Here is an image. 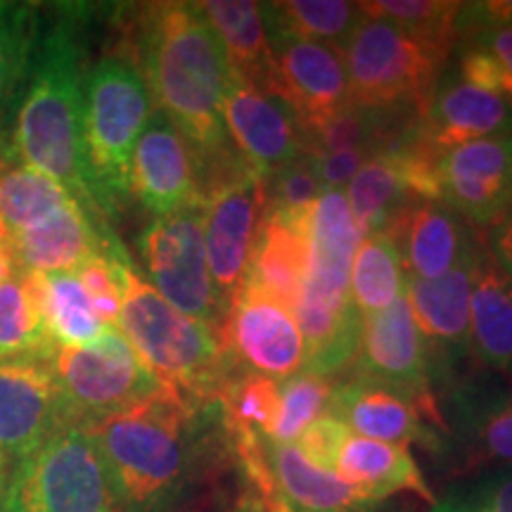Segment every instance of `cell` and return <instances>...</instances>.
<instances>
[{
  "label": "cell",
  "instance_id": "cell-30",
  "mask_svg": "<svg viewBox=\"0 0 512 512\" xmlns=\"http://www.w3.org/2000/svg\"><path fill=\"white\" fill-rule=\"evenodd\" d=\"M24 290L55 347H83L105 332L74 271L22 273Z\"/></svg>",
  "mask_w": 512,
  "mask_h": 512
},
{
  "label": "cell",
  "instance_id": "cell-48",
  "mask_svg": "<svg viewBox=\"0 0 512 512\" xmlns=\"http://www.w3.org/2000/svg\"><path fill=\"white\" fill-rule=\"evenodd\" d=\"M19 268L15 261V252H12V235L8 226H5L3 219H0V283L5 280L17 278Z\"/></svg>",
  "mask_w": 512,
  "mask_h": 512
},
{
  "label": "cell",
  "instance_id": "cell-34",
  "mask_svg": "<svg viewBox=\"0 0 512 512\" xmlns=\"http://www.w3.org/2000/svg\"><path fill=\"white\" fill-rule=\"evenodd\" d=\"M463 3L456 0H370L361 3L363 15L380 19L411 36L415 43L437 55L441 62L456 50L458 15Z\"/></svg>",
  "mask_w": 512,
  "mask_h": 512
},
{
  "label": "cell",
  "instance_id": "cell-32",
  "mask_svg": "<svg viewBox=\"0 0 512 512\" xmlns=\"http://www.w3.org/2000/svg\"><path fill=\"white\" fill-rule=\"evenodd\" d=\"M406 292V268L399 247L389 233H375L361 240L349 273V297L361 318L375 316Z\"/></svg>",
  "mask_w": 512,
  "mask_h": 512
},
{
  "label": "cell",
  "instance_id": "cell-38",
  "mask_svg": "<svg viewBox=\"0 0 512 512\" xmlns=\"http://www.w3.org/2000/svg\"><path fill=\"white\" fill-rule=\"evenodd\" d=\"M456 76L512 105V29L479 31L456 46Z\"/></svg>",
  "mask_w": 512,
  "mask_h": 512
},
{
  "label": "cell",
  "instance_id": "cell-39",
  "mask_svg": "<svg viewBox=\"0 0 512 512\" xmlns=\"http://www.w3.org/2000/svg\"><path fill=\"white\" fill-rule=\"evenodd\" d=\"M34 43V12L29 5L0 0V128L34 60Z\"/></svg>",
  "mask_w": 512,
  "mask_h": 512
},
{
  "label": "cell",
  "instance_id": "cell-49",
  "mask_svg": "<svg viewBox=\"0 0 512 512\" xmlns=\"http://www.w3.org/2000/svg\"><path fill=\"white\" fill-rule=\"evenodd\" d=\"M8 470H10L8 460H5L3 451H0V482H5V479H8Z\"/></svg>",
  "mask_w": 512,
  "mask_h": 512
},
{
  "label": "cell",
  "instance_id": "cell-27",
  "mask_svg": "<svg viewBox=\"0 0 512 512\" xmlns=\"http://www.w3.org/2000/svg\"><path fill=\"white\" fill-rule=\"evenodd\" d=\"M335 475L373 503L401 491H411L432 505L437 503L406 446L384 444L351 432L339 451Z\"/></svg>",
  "mask_w": 512,
  "mask_h": 512
},
{
  "label": "cell",
  "instance_id": "cell-23",
  "mask_svg": "<svg viewBox=\"0 0 512 512\" xmlns=\"http://www.w3.org/2000/svg\"><path fill=\"white\" fill-rule=\"evenodd\" d=\"M418 126L422 136L446 155L475 140L510 136L512 105L496 93L470 86L451 74L437 83Z\"/></svg>",
  "mask_w": 512,
  "mask_h": 512
},
{
  "label": "cell",
  "instance_id": "cell-2",
  "mask_svg": "<svg viewBox=\"0 0 512 512\" xmlns=\"http://www.w3.org/2000/svg\"><path fill=\"white\" fill-rule=\"evenodd\" d=\"M216 403H192L164 387L138 406L88 427L98 444L121 512H169L195 484L209 451Z\"/></svg>",
  "mask_w": 512,
  "mask_h": 512
},
{
  "label": "cell",
  "instance_id": "cell-35",
  "mask_svg": "<svg viewBox=\"0 0 512 512\" xmlns=\"http://www.w3.org/2000/svg\"><path fill=\"white\" fill-rule=\"evenodd\" d=\"M74 197L53 178L24 162H0V219L10 235L43 221Z\"/></svg>",
  "mask_w": 512,
  "mask_h": 512
},
{
  "label": "cell",
  "instance_id": "cell-52",
  "mask_svg": "<svg viewBox=\"0 0 512 512\" xmlns=\"http://www.w3.org/2000/svg\"><path fill=\"white\" fill-rule=\"evenodd\" d=\"M245 512H256V510H252V508H247V505H245Z\"/></svg>",
  "mask_w": 512,
  "mask_h": 512
},
{
  "label": "cell",
  "instance_id": "cell-19",
  "mask_svg": "<svg viewBox=\"0 0 512 512\" xmlns=\"http://www.w3.org/2000/svg\"><path fill=\"white\" fill-rule=\"evenodd\" d=\"M387 233L399 247L408 278H441L475 264L484 249L479 230L444 202H411Z\"/></svg>",
  "mask_w": 512,
  "mask_h": 512
},
{
  "label": "cell",
  "instance_id": "cell-50",
  "mask_svg": "<svg viewBox=\"0 0 512 512\" xmlns=\"http://www.w3.org/2000/svg\"><path fill=\"white\" fill-rule=\"evenodd\" d=\"M268 512H292V510L287 508V505H275V508H271Z\"/></svg>",
  "mask_w": 512,
  "mask_h": 512
},
{
  "label": "cell",
  "instance_id": "cell-20",
  "mask_svg": "<svg viewBox=\"0 0 512 512\" xmlns=\"http://www.w3.org/2000/svg\"><path fill=\"white\" fill-rule=\"evenodd\" d=\"M351 375L373 377L413 394H434L430 354L406 297L363 318Z\"/></svg>",
  "mask_w": 512,
  "mask_h": 512
},
{
  "label": "cell",
  "instance_id": "cell-18",
  "mask_svg": "<svg viewBox=\"0 0 512 512\" xmlns=\"http://www.w3.org/2000/svg\"><path fill=\"white\" fill-rule=\"evenodd\" d=\"M482 256V254H479ZM479 261V259H477ZM463 266L434 280L408 278L406 297L430 354L432 382L456 375L470 354V294L475 266Z\"/></svg>",
  "mask_w": 512,
  "mask_h": 512
},
{
  "label": "cell",
  "instance_id": "cell-43",
  "mask_svg": "<svg viewBox=\"0 0 512 512\" xmlns=\"http://www.w3.org/2000/svg\"><path fill=\"white\" fill-rule=\"evenodd\" d=\"M128 261L112 249L88 259L76 273L83 292L91 299L95 313L105 328H117L121 299H124V268Z\"/></svg>",
  "mask_w": 512,
  "mask_h": 512
},
{
  "label": "cell",
  "instance_id": "cell-8",
  "mask_svg": "<svg viewBox=\"0 0 512 512\" xmlns=\"http://www.w3.org/2000/svg\"><path fill=\"white\" fill-rule=\"evenodd\" d=\"M50 366L69 413L83 427L128 411L166 387L140 361L119 328H105L95 342L83 347H57Z\"/></svg>",
  "mask_w": 512,
  "mask_h": 512
},
{
  "label": "cell",
  "instance_id": "cell-28",
  "mask_svg": "<svg viewBox=\"0 0 512 512\" xmlns=\"http://www.w3.org/2000/svg\"><path fill=\"white\" fill-rule=\"evenodd\" d=\"M226 53L233 79L271 93L273 43L261 3L252 0H207L197 3Z\"/></svg>",
  "mask_w": 512,
  "mask_h": 512
},
{
  "label": "cell",
  "instance_id": "cell-1",
  "mask_svg": "<svg viewBox=\"0 0 512 512\" xmlns=\"http://www.w3.org/2000/svg\"><path fill=\"white\" fill-rule=\"evenodd\" d=\"M136 62L152 105L195 152L202 188L242 162L223 124L233 74L197 3L147 5L136 27Z\"/></svg>",
  "mask_w": 512,
  "mask_h": 512
},
{
  "label": "cell",
  "instance_id": "cell-40",
  "mask_svg": "<svg viewBox=\"0 0 512 512\" xmlns=\"http://www.w3.org/2000/svg\"><path fill=\"white\" fill-rule=\"evenodd\" d=\"M335 384L337 377H323L309 370H299L297 375L280 382V415L271 439L280 444H294V439L313 420L328 415Z\"/></svg>",
  "mask_w": 512,
  "mask_h": 512
},
{
  "label": "cell",
  "instance_id": "cell-42",
  "mask_svg": "<svg viewBox=\"0 0 512 512\" xmlns=\"http://www.w3.org/2000/svg\"><path fill=\"white\" fill-rule=\"evenodd\" d=\"M432 512H512V467H494L448 489Z\"/></svg>",
  "mask_w": 512,
  "mask_h": 512
},
{
  "label": "cell",
  "instance_id": "cell-51",
  "mask_svg": "<svg viewBox=\"0 0 512 512\" xmlns=\"http://www.w3.org/2000/svg\"><path fill=\"white\" fill-rule=\"evenodd\" d=\"M3 486H5V482H0V501H3Z\"/></svg>",
  "mask_w": 512,
  "mask_h": 512
},
{
  "label": "cell",
  "instance_id": "cell-16",
  "mask_svg": "<svg viewBox=\"0 0 512 512\" xmlns=\"http://www.w3.org/2000/svg\"><path fill=\"white\" fill-rule=\"evenodd\" d=\"M223 124L235 152L259 176H271L306 152L304 131L278 95L238 79L223 102Z\"/></svg>",
  "mask_w": 512,
  "mask_h": 512
},
{
  "label": "cell",
  "instance_id": "cell-53",
  "mask_svg": "<svg viewBox=\"0 0 512 512\" xmlns=\"http://www.w3.org/2000/svg\"><path fill=\"white\" fill-rule=\"evenodd\" d=\"M510 382H512V377H510Z\"/></svg>",
  "mask_w": 512,
  "mask_h": 512
},
{
  "label": "cell",
  "instance_id": "cell-14",
  "mask_svg": "<svg viewBox=\"0 0 512 512\" xmlns=\"http://www.w3.org/2000/svg\"><path fill=\"white\" fill-rule=\"evenodd\" d=\"M273 72L271 93L294 112L304 131L325 126L349 102L347 67L339 50L299 38H271Z\"/></svg>",
  "mask_w": 512,
  "mask_h": 512
},
{
  "label": "cell",
  "instance_id": "cell-12",
  "mask_svg": "<svg viewBox=\"0 0 512 512\" xmlns=\"http://www.w3.org/2000/svg\"><path fill=\"white\" fill-rule=\"evenodd\" d=\"M219 339L233 373L283 382L304 370V339L294 313L249 283L230 302Z\"/></svg>",
  "mask_w": 512,
  "mask_h": 512
},
{
  "label": "cell",
  "instance_id": "cell-10",
  "mask_svg": "<svg viewBox=\"0 0 512 512\" xmlns=\"http://www.w3.org/2000/svg\"><path fill=\"white\" fill-rule=\"evenodd\" d=\"M266 185L249 164H238L202 192V230L211 278L228 309L245 285L264 223Z\"/></svg>",
  "mask_w": 512,
  "mask_h": 512
},
{
  "label": "cell",
  "instance_id": "cell-24",
  "mask_svg": "<svg viewBox=\"0 0 512 512\" xmlns=\"http://www.w3.org/2000/svg\"><path fill=\"white\" fill-rule=\"evenodd\" d=\"M91 214L72 200L34 226L12 233V252L22 273L79 271L88 259L107 252Z\"/></svg>",
  "mask_w": 512,
  "mask_h": 512
},
{
  "label": "cell",
  "instance_id": "cell-26",
  "mask_svg": "<svg viewBox=\"0 0 512 512\" xmlns=\"http://www.w3.org/2000/svg\"><path fill=\"white\" fill-rule=\"evenodd\" d=\"M273 491L292 512H373L375 505L332 472L309 463L294 444H261Z\"/></svg>",
  "mask_w": 512,
  "mask_h": 512
},
{
  "label": "cell",
  "instance_id": "cell-21",
  "mask_svg": "<svg viewBox=\"0 0 512 512\" xmlns=\"http://www.w3.org/2000/svg\"><path fill=\"white\" fill-rule=\"evenodd\" d=\"M446 448L467 470L512 467V394L472 382L458 384L444 415Z\"/></svg>",
  "mask_w": 512,
  "mask_h": 512
},
{
  "label": "cell",
  "instance_id": "cell-25",
  "mask_svg": "<svg viewBox=\"0 0 512 512\" xmlns=\"http://www.w3.org/2000/svg\"><path fill=\"white\" fill-rule=\"evenodd\" d=\"M311 216H264L245 278L292 313H297L311 268Z\"/></svg>",
  "mask_w": 512,
  "mask_h": 512
},
{
  "label": "cell",
  "instance_id": "cell-44",
  "mask_svg": "<svg viewBox=\"0 0 512 512\" xmlns=\"http://www.w3.org/2000/svg\"><path fill=\"white\" fill-rule=\"evenodd\" d=\"M349 434V427L344 425V422H339L335 415L328 413L323 415V418L313 420L311 425L294 439V446L299 448V453H302L309 463L335 475L339 451H342Z\"/></svg>",
  "mask_w": 512,
  "mask_h": 512
},
{
  "label": "cell",
  "instance_id": "cell-37",
  "mask_svg": "<svg viewBox=\"0 0 512 512\" xmlns=\"http://www.w3.org/2000/svg\"><path fill=\"white\" fill-rule=\"evenodd\" d=\"M22 278L0 283V361H50L55 354Z\"/></svg>",
  "mask_w": 512,
  "mask_h": 512
},
{
  "label": "cell",
  "instance_id": "cell-7",
  "mask_svg": "<svg viewBox=\"0 0 512 512\" xmlns=\"http://www.w3.org/2000/svg\"><path fill=\"white\" fill-rule=\"evenodd\" d=\"M349 102L358 110L420 117L444 62L392 24L363 19L342 50Z\"/></svg>",
  "mask_w": 512,
  "mask_h": 512
},
{
  "label": "cell",
  "instance_id": "cell-33",
  "mask_svg": "<svg viewBox=\"0 0 512 512\" xmlns=\"http://www.w3.org/2000/svg\"><path fill=\"white\" fill-rule=\"evenodd\" d=\"M347 202L358 230L363 238H368L375 233H387L401 211L418 200H413L406 190L394 157L382 150L351 178Z\"/></svg>",
  "mask_w": 512,
  "mask_h": 512
},
{
  "label": "cell",
  "instance_id": "cell-36",
  "mask_svg": "<svg viewBox=\"0 0 512 512\" xmlns=\"http://www.w3.org/2000/svg\"><path fill=\"white\" fill-rule=\"evenodd\" d=\"M226 437H271L280 415V382L259 373H235L216 399Z\"/></svg>",
  "mask_w": 512,
  "mask_h": 512
},
{
  "label": "cell",
  "instance_id": "cell-29",
  "mask_svg": "<svg viewBox=\"0 0 512 512\" xmlns=\"http://www.w3.org/2000/svg\"><path fill=\"white\" fill-rule=\"evenodd\" d=\"M470 354L482 368L512 377V280L484 249L472 278Z\"/></svg>",
  "mask_w": 512,
  "mask_h": 512
},
{
  "label": "cell",
  "instance_id": "cell-31",
  "mask_svg": "<svg viewBox=\"0 0 512 512\" xmlns=\"http://www.w3.org/2000/svg\"><path fill=\"white\" fill-rule=\"evenodd\" d=\"M271 38H299L342 53L358 24L366 19L361 3L344 0H283L261 3Z\"/></svg>",
  "mask_w": 512,
  "mask_h": 512
},
{
  "label": "cell",
  "instance_id": "cell-11",
  "mask_svg": "<svg viewBox=\"0 0 512 512\" xmlns=\"http://www.w3.org/2000/svg\"><path fill=\"white\" fill-rule=\"evenodd\" d=\"M330 415L358 437L384 444H422L430 451L446 446L444 415L434 394H413L373 377L349 373L337 380Z\"/></svg>",
  "mask_w": 512,
  "mask_h": 512
},
{
  "label": "cell",
  "instance_id": "cell-5",
  "mask_svg": "<svg viewBox=\"0 0 512 512\" xmlns=\"http://www.w3.org/2000/svg\"><path fill=\"white\" fill-rule=\"evenodd\" d=\"M152 95L131 62L105 57L83 83V150L100 209L131 195V157L152 117Z\"/></svg>",
  "mask_w": 512,
  "mask_h": 512
},
{
  "label": "cell",
  "instance_id": "cell-15",
  "mask_svg": "<svg viewBox=\"0 0 512 512\" xmlns=\"http://www.w3.org/2000/svg\"><path fill=\"white\" fill-rule=\"evenodd\" d=\"M131 195L155 219L202 204L200 166L174 121L155 110L131 157Z\"/></svg>",
  "mask_w": 512,
  "mask_h": 512
},
{
  "label": "cell",
  "instance_id": "cell-6",
  "mask_svg": "<svg viewBox=\"0 0 512 512\" xmlns=\"http://www.w3.org/2000/svg\"><path fill=\"white\" fill-rule=\"evenodd\" d=\"M0 512H121L91 430L62 427L31 456L10 465Z\"/></svg>",
  "mask_w": 512,
  "mask_h": 512
},
{
  "label": "cell",
  "instance_id": "cell-4",
  "mask_svg": "<svg viewBox=\"0 0 512 512\" xmlns=\"http://www.w3.org/2000/svg\"><path fill=\"white\" fill-rule=\"evenodd\" d=\"M117 325L140 361L192 403H216L223 384L235 375L219 335L174 309L131 266L124 268Z\"/></svg>",
  "mask_w": 512,
  "mask_h": 512
},
{
  "label": "cell",
  "instance_id": "cell-45",
  "mask_svg": "<svg viewBox=\"0 0 512 512\" xmlns=\"http://www.w3.org/2000/svg\"><path fill=\"white\" fill-rule=\"evenodd\" d=\"M377 152L375 147L356 145V147H342V150L325 152V155L316 157L320 181H323L325 190H342L344 185L351 183L358 171L373 159Z\"/></svg>",
  "mask_w": 512,
  "mask_h": 512
},
{
  "label": "cell",
  "instance_id": "cell-47",
  "mask_svg": "<svg viewBox=\"0 0 512 512\" xmlns=\"http://www.w3.org/2000/svg\"><path fill=\"white\" fill-rule=\"evenodd\" d=\"M479 238L489 259L512 280V204L489 228L482 230Z\"/></svg>",
  "mask_w": 512,
  "mask_h": 512
},
{
  "label": "cell",
  "instance_id": "cell-9",
  "mask_svg": "<svg viewBox=\"0 0 512 512\" xmlns=\"http://www.w3.org/2000/svg\"><path fill=\"white\" fill-rule=\"evenodd\" d=\"M140 254L152 287L166 302L219 335L228 304L211 278L202 204L152 221L140 238Z\"/></svg>",
  "mask_w": 512,
  "mask_h": 512
},
{
  "label": "cell",
  "instance_id": "cell-13",
  "mask_svg": "<svg viewBox=\"0 0 512 512\" xmlns=\"http://www.w3.org/2000/svg\"><path fill=\"white\" fill-rule=\"evenodd\" d=\"M76 425L50 361H0V451L8 465Z\"/></svg>",
  "mask_w": 512,
  "mask_h": 512
},
{
  "label": "cell",
  "instance_id": "cell-3",
  "mask_svg": "<svg viewBox=\"0 0 512 512\" xmlns=\"http://www.w3.org/2000/svg\"><path fill=\"white\" fill-rule=\"evenodd\" d=\"M83 53L69 27L50 29L31 60L15 121V152L62 185L83 209L102 211L83 150Z\"/></svg>",
  "mask_w": 512,
  "mask_h": 512
},
{
  "label": "cell",
  "instance_id": "cell-22",
  "mask_svg": "<svg viewBox=\"0 0 512 512\" xmlns=\"http://www.w3.org/2000/svg\"><path fill=\"white\" fill-rule=\"evenodd\" d=\"M294 318L304 339V370L339 377L351 368L361 342L363 318L349 290H332L306 280Z\"/></svg>",
  "mask_w": 512,
  "mask_h": 512
},
{
  "label": "cell",
  "instance_id": "cell-46",
  "mask_svg": "<svg viewBox=\"0 0 512 512\" xmlns=\"http://www.w3.org/2000/svg\"><path fill=\"white\" fill-rule=\"evenodd\" d=\"M491 29H512V0L463 3L458 15V43L467 36Z\"/></svg>",
  "mask_w": 512,
  "mask_h": 512
},
{
  "label": "cell",
  "instance_id": "cell-17",
  "mask_svg": "<svg viewBox=\"0 0 512 512\" xmlns=\"http://www.w3.org/2000/svg\"><path fill=\"white\" fill-rule=\"evenodd\" d=\"M441 202L475 230L489 228L512 204V133L446 152Z\"/></svg>",
  "mask_w": 512,
  "mask_h": 512
},
{
  "label": "cell",
  "instance_id": "cell-41",
  "mask_svg": "<svg viewBox=\"0 0 512 512\" xmlns=\"http://www.w3.org/2000/svg\"><path fill=\"white\" fill-rule=\"evenodd\" d=\"M266 207L264 216H287V219H309L316 209L325 185L320 181L316 157L304 152L283 169L264 178Z\"/></svg>",
  "mask_w": 512,
  "mask_h": 512
}]
</instances>
